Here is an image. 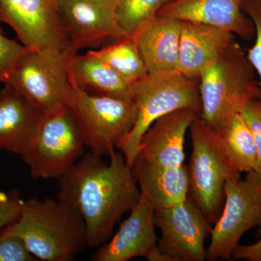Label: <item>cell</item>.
Listing matches in <instances>:
<instances>
[{
  "label": "cell",
  "mask_w": 261,
  "mask_h": 261,
  "mask_svg": "<svg viewBox=\"0 0 261 261\" xmlns=\"http://www.w3.org/2000/svg\"><path fill=\"white\" fill-rule=\"evenodd\" d=\"M225 200L221 215L211 228V243L206 249V260H230L244 233L261 227V189L256 182L228 180L224 187Z\"/></svg>",
  "instance_id": "9"
},
{
  "label": "cell",
  "mask_w": 261,
  "mask_h": 261,
  "mask_svg": "<svg viewBox=\"0 0 261 261\" xmlns=\"http://www.w3.org/2000/svg\"><path fill=\"white\" fill-rule=\"evenodd\" d=\"M145 258L149 261H172L169 257L161 252L158 245L151 249Z\"/></svg>",
  "instance_id": "30"
},
{
  "label": "cell",
  "mask_w": 261,
  "mask_h": 261,
  "mask_svg": "<svg viewBox=\"0 0 261 261\" xmlns=\"http://www.w3.org/2000/svg\"><path fill=\"white\" fill-rule=\"evenodd\" d=\"M240 113L250 127L255 139L257 148V163L255 170L261 168V99L248 101L244 105Z\"/></svg>",
  "instance_id": "27"
},
{
  "label": "cell",
  "mask_w": 261,
  "mask_h": 261,
  "mask_svg": "<svg viewBox=\"0 0 261 261\" xmlns=\"http://www.w3.org/2000/svg\"><path fill=\"white\" fill-rule=\"evenodd\" d=\"M181 20L157 16L135 36L148 73L178 70Z\"/></svg>",
  "instance_id": "17"
},
{
  "label": "cell",
  "mask_w": 261,
  "mask_h": 261,
  "mask_svg": "<svg viewBox=\"0 0 261 261\" xmlns=\"http://www.w3.org/2000/svg\"><path fill=\"white\" fill-rule=\"evenodd\" d=\"M217 132L234 168L240 173L252 172L257 163V145L241 113L233 115Z\"/></svg>",
  "instance_id": "21"
},
{
  "label": "cell",
  "mask_w": 261,
  "mask_h": 261,
  "mask_svg": "<svg viewBox=\"0 0 261 261\" xmlns=\"http://www.w3.org/2000/svg\"><path fill=\"white\" fill-rule=\"evenodd\" d=\"M83 139L70 107L42 115L21 154L34 179H59L83 156Z\"/></svg>",
  "instance_id": "6"
},
{
  "label": "cell",
  "mask_w": 261,
  "mask_h": 261,
  "mask_svg": "<svg viewBox=\"0 0 261 261\" xmlns=\"http://www.w3.org/2000/svg\"><path fill=\"white\" fill-rule=\"evenodd\" d=\"M198 115L193 110H178L154 121L142 137L136 159L156 167L182 166L185 136Z\"/></svg>",
  "instance_id": "13"
},
{
  "label": "cell",
  "mask_w": 261,
  "mask_h": 261,
  "mask_svg": "<svg viewBox=\"0 0 261 261\" xmlns=\"http://www.w3.org/2000/svg\"><path fill=\"white\" fill-rule=\"evenodd\" d=\"M89 51L133 83L149 73L135 36L120 38L99 49Z\"/></svg>",
  "instance_id": "22"
},
{
  "label": "cell",
  "mask_w": 261,
  "mask_h": 261,
  "mask_svg": "<svg viewBox=\"0 0 261 261\" xmlns=\"http://www.w3.org/2000/svg\"><path fill=\"white\" fill-rule=\"evenodd\" d=\"M5 229L20 238L38 260H73L87 247L83 219L58 198L25 201L18 219Z\"/></svg>",
  "instance_id": "2"
},
{
  "label": "cell",
  "mask_w": 261,
  "mask_h": 261,
  "mask_svg": "<svg viewBox=\"0 0 261 261\" xmlns=\"http://www.w3.org/2000/svg\"><path fill=\"white\" fill-rule=\"evenodd\" d=\"M200 116L219 132L245 103L261 99L256 73L236 40L224 49L200 77Z\"/></svg>",
  "instance_id": "3"
},
{
  "label": "cell",
  "mask_w": 261,
  "mask_h": 261,
  "mask_svg": "<svg viewBox=\"0 0 261 261\" xmlns=\"http://www.w3.org/2000/svg\"><path fill=\"white\" fill-rule=\"evenodd\" d=\"M0 23L11 27L29 50L76 53L63 29L58 0H0Z\"/></svg>",
  "instance_id": "10"
},
{
  "label": "cell",
  "mask_w": 261,
  "mask_h": 261,
  "mask_svg": "<svg viewBox=\"0 0 261 261\" xmlns=\"http://www.w3.org/2000/svg\"><path fill=\"white\" fill-rule=\"evenodd\" d=\"M243 10L255 27V42L247 51V58L259 78L261 89V0H245Z\"/></svg>",
  "instance_id": "24"
},
{
  "label": "cell",
  "mask_w": 261,
  "mask_h": 261,
  "mask_svg": "<svg viewBox=\"0 0 261 261\" xmlns=\"http://www.w3.org/2000/svg\"><path fill=\"white\" fill-rule=\"evenodd\" d=\"M173 0H118L116 19L126 36H134Z\"/></svg>",
  "instance_id": "23"
},
{
  "label": "cell",
  "mask_w": 261,
  "mask_h": 261,
  "mask_svg": "<svg viewBox=\"0 0 261 261\" xmlns=\"http://www.w3.org/2000/svg\"><path fill=\"white\" fill-rule=\"evenodd\" d=\"M109 157L106 163L91 152L84 154L58 179L56 198L80 215L90 248L106 243L122 216L140 198L138 184L122 152L113 151Z\"/></svg>",
  "instance_id": "1"
},
{
  "label": "cell",
  "mask_w": 261,
  "mask_h": 261,
  "mask_svg": "<svg viewBox=\"0 0 261 261\" xmlns=\"http://www.w3.org/2000/svg\"><path fill=\"white\" fill-rule=\"evenodd\" d=\"M190 130L192 152L187 166L189 195L212 225L224 207L225 184L241 175L230 161L219 133L200 116L192 121Z\"/></svg>",
  "instance_id": "5"
},
{
  "label": "cell",
  "mask_w": 261,
  "mask_h": 261,
  "mask_svg": "<svg viewBox=\"0 0 261 261\" xmlns=\"http://www.w3.org/2000/svg\"><path fill=\"white\" fill-rule=\"evenodd\" d=\"M137 118L133 128L118 144L127 166L135 163L141 140L154 121L182 109L200 114L202 110L199 79L189 78L178 70L148 73L135 86Z\"/></svg>",
  "instance_id": "4"
},
{
  "label": "cell",
  "mask_w": 261,
  "mask_h": 261,
  "mask_svg": "<svg viewBox=\"0 0 261 261\" xmlns=\"http://www.w3.org/2000/svg\"><path fill=\"white\" fill-rule=\"evenodd\" d=\"M234 41V34L224 29L181 20L178 71L189 78L199 79Z\"/></svg>",
  "instance_id": "16"
},
{
  "label": "cell",
  "mask_w": 261,
  "mask_h": 261,
  "mask_svg": "<svg viewBox=\"0 0 261 261\" xmlns=\"http://www.w3.org/2000/svg\"><path fill=\"white\" fill-rule=\"evenodd\" d=\"M74 53L29 49L5 84L18 91L42 115L69 107L73 84L68 61Z\"/></svg>",
  "instance_id": "8"
},
{
  "label": "cell",
  "mask_w": 261,
  "mask_h": 261,
  "mask_svg": "<svg viewBox=\"0 0 261 261\" xmlns=\"http://www.w3.org/2000/svg\"><path fill=\"white\" fill-rule=\"evenodd\" d=\"M261 237V228L260 230ZM233 260L261 261V238L257 243L249 245H239L233 252Z\"/></svg>",
  "instance_id": "29"
},
{
  "label": "cell",
  "mask_w": 261,
  "mask_h": 261,
  "mask_svg": "<svg viewBox=\"0 0 261 261\" xmlns=\"http://www.w3.org/2000/svg\"><path fill=\"white\" fill-rule=\"evenodd\" d=\"M245 0H173L158 16L207 24L224 29L243 40L255 37L251 19L243 10Z\"/></svg>",
  "instance_id": "15"
},
{
  "label": "cell",
  "mask_w": 261,
  "mask_h": 261,
  "mask_svg": "<svg viewBox=\"0 0 261 261\" xmlns=\"http://www.w3.org/2000/svg\"><path fill=\"white\" fill-rule=\"evenodd\" d=\"M132 171L141 195L154 211L178 205L190 193L188 168L185 164L179 167H156L136 159Z\"/></svg>",
  "instance_id": "18"
},
{
  "label": "cell",
  "mask_w": 261,
  "mask_h": 261,
  "mask_svg": "<svg viewBox=\"0 0 261 261\" xmlns=\"http://www.w3.org/2000/svg\"><path fill=\"white\" fill-rule=\"evenodd\" d=\"M118 0H58V12L70 45L100 48L126 37L116 19Z\"/></svg>",
  "instance_id": "12"
},
{
  "label": "cell",
  "mask_w": 261,
  "mask_h": 261,
  "mask_svg": "<svg viewBox=\"0 0 261 261\" xmlns=\"http://www.w3.org/2000/svg\"><path fill=\"white\" fill-rule=\"evenodd\" d=\"M154 226V207L140 195L128 219L122 223L109 242L98 247L92 260L127 261L135 257H146L159 241Z\"/></svg>",
  "instance_id": "14"
},
{
  "label": "cell",
  "mask_w": 261,
  "mask_h": 261,
  "mask_svg": "<svg viewBox=\"0 0 261 261\" xmlns=\"http://www.w3.org/2000/svg\"><path fill=\"white\" fill-rule=\"evenodd\" d=\"M72 84L69 107L84 145L96 155H111L135 126L137 118L135 99L93 95Z\"/></svg>",
  "instance_id": "7"
},
{
  "label": "cell",
  "mask_w": 261,
  "mask_h": 261,
  "mask_svg": "<svg viewBox=\"0 0 261 261\" xmlns=\"http://www.w3.org/2000/svg\"><path fill=\"white\" fill-rule=\"evenodd\" d=\"M42 114L9 84L0 91V150L21 155Z\"/></svg>",
  "instance_id": "19"
},
{
  "label": "cell",
  "mask_w": 261,
  "mask_h": 261,
  "mask_svg": "<svg viewBox=\"0 0 261 261\" xmlns=\"http://www.w3.org/2000/svg\"><path fill=\"white\" fill-rule=\"evenodd\" d=\"M72 82L87 93L134 99L136 83L122 76L112 67L88 51L68 58Z\"/></svg>",
  "instance_id": "20"
},
{
  "label": "cell",
  "mask_w": 261,
  "mask_h": 261,
  "mask_svg": "<svg viewBox=\"0 0 261 261\" xmlns=\"http://www.w3.org/2000/svg\"><path fill=\"white\" fill-rule=\"evenodd\" d=\"M24 202L17 193L0 192V229L17 221Z\"/></svg>",
  "instance_id": "28"
},
{
  "label": "cell",
  "mask_w": 261,
  "mask_h": 261,
  "mask_svg": "<svg viewBox=\"0 0 261 261\" xmlns=\"http://www.w3.org/2000/svg\"><path fill=\"white\" fill-rule=\"evenodd\" d=\"M247 177L251 178L253 181L256 182L261 189V168L255 170L252 172L247 173Z\"/></svg>",
  "instance_id": "31"
},
{
  "label": "cell",
  "mask_w": 261,
  "mask_h": 261,
  "mask_svg": "<svg viewBox=\"0 0 261 261\" xmlns=\"http://www.w3.org/2000/svg\"><path fill=\"white\" fill-rule=\"evenodd\" d=\"M18 237L0 229V261H37Z\"/></svg>",
  "instance_id": "26"
},
{
  "label": "cell",
  "mask_w": 261,
  "mask_h": 261,
  "mask_svg": "<svg viewBox=\"0 0 261 261\" xmlns=\"http://www.w3.org/2000/svg\"><path fill=\"white\" fill-rule=\"evenodd\" d=\"M154 224L161 232L160 250L172 261L206 260L205 242L212 227L191 196L178 205L154 211Z\"/></svg>",
  "instance_id": "11"
},
{
  "label": "cell",
  "mask_w": 261,
  "mask_h": 261,
  "mask_svg": "<svg viewBox=\"0 0 261 261\" xmlns=\"http://www.w3.org/2000/svg\"><path fill=\"white\" fill-rule=\"evenodd\" d=\"M29 50L5 35L0 25V83L5 84L20 58Z\"/></svg>",
  "instance_id": "25"
}]
</instances>
